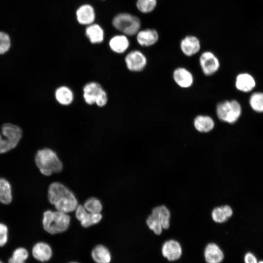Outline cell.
Masks as SVG:
<instances>
[{"instance_id":"603a6c76","label":"cell","mask_w":263,"mask_h":263,"mask_svg":"<svg viewBox=\"0 0 263 263\" xmlns=\"http://www.w3.org/2000/svg\"><path fill=\"white\" fill-rule=\"evenodd\" d=\"M55 98L56 101L62 105H69L74 100V94L68 87L62 86L55 91Z\"/></svg>"},{"instance_id":"7402d4cb","label":"cell","mask_w":263,"mask_h":263,"mask_svg":"<svg viewBox=\"0 0 263 263\" xmlns=\"http://www.w3.org/2000/svg\"><path fill=\"white\" fill-rule=\"evenodd\" d=\"M255 85V82L250 75L241 74L236 79L235 86L236 88L241 91L247 92L252 90Z\"/></svg>"},{"instance_id":"d590c367","label":"cell","mask_w":263,"mask_h":263,"mask_svg":"<svg viewBox=\"0 0 263 263\" xmlns=\"http://www.w3.org/2000/svg\"><path fill=\"white\" fill-rule=\"evenodd\" d=\"M0 263H4L2 261L0 260Z\"/></svg>"},{"instance_id":"3957f363","label":"cell","mask_w":263,"mask_h":263,"mask_svg":"<svg viewBox=\"0 0 263 263\" xmlns=\"http://www.w3.org/2000/svg\"><path fill=\"white\" fill-rule=\"evenodd\" d=\"M71 218L66 213L58 210L44 212L42 225L44 229L51 234L62 233L69 227Z\"/></svg>"},{"instance_id":"1f68e13d","label":"cell","mask_w":263,"mask_h":263,"mask_svg":"<svg viewBox=\"0 0 263 263\" xmlns=\"http://www.w3.org/2000/svg\"><path fill=\"white\" fill-rule=\"evenodd\" d=\"M11 46V40L9 36L2 32H0V55H3L8 51Z\"/></svg>"},{"instance_id":"52a82bcc","label":"cell","mask_w":263,"mask_h":263,"mask_svg":"<svg viewBox=\"0 0 263 263\" xmlns=\"http://www.w3.org/2000/svg\"><path fill=\"white\" fill-rule=\"evenodd\" d=\"M125 63L127 68L132 72H140L144 69L147 64L145 55L137 50L130 51L126 56Z\"/></svg>"},{"instance_id":"4dcf8cb0","label":"cell","mask_w":263,"mask_h":263,"mask_svg":"<svg viewBox=\"0 0 263 263\" xmlns=\"http://www.w3.org/2000/svg\"><path fill=\"white\" fill-rule=\"evenodd\" d=\"M17 146L9 137L0 132V153L6 152Z\"/></svg>"},{"instance_id":"484cf974","label":"cell","mask_w":263,"mask_h":263,"mask_svg":"<svg viewBox=\"0 0 263 263\" xmlns=\"http://www.w3.org/2000/svg\"><path fill=\"white\" fill-rule=\"evenodd\" d=\"M29 257L28 250L24 247H18L12 252L11 256L8 259V263H26Z\"/></svg>"},{"instance_id":"d4e9b609","label":"cell","mask_w":263,"mask_h":263,"mask_svg":"<svg viewBox=\"0 0 263 263\" xmlns=\"http://www.w3.org/2000/svg\"><path fill=\"white\" fill-rule=\"evenodd\" d=\"M12 200V188L10 183L4 178H0V202L8 204Z\"/></svg>"},{"instance_id":"6da1fadb","label":"cell","mask_w":263,"mask_h":263,"mask_svg":"<svg viewBox=\"0 0 263 263\" xmlns=\"http://www.w3.org/2000/svg\"><path fill=\"white\" fill-rule=\"evenodd\" d=\"M48 199L57 210L69 213L75 210L77 199L74 193L66 187L59 182H53L48 189Z\"/></svg>"},{"instance_id":"277c9868","label":"cell","mask_w":263,"mask_h":263,"mask_svg":"<svg viewBox=\"0 0 263 263\" xmlns=\"http://www.w3.org/2000/svg\"><path fill=\"white\" fill-rule=\"evenodd\" d=\"M112 23L115 29L127 36L136 35L141 26V20L138 17L126 12L116 14Z\"/></svg>"},{"instance_id":"9a60e30c","label":"cell","mask_w":263,"mask_h":263,"mask_svg":"<svg viewBox=\"0 0 263 263\" xmlns=\"http://www.w3.org/2000/svg\"><path fill=\"white\" fill-rule=\"evenodd\" d=\"M204 257L207 263H221L224 258V255L220 247L217 244L212 243L206 246Z\"/></svg>"},{"instance_id":"8d00e7d4","label":"cell","mask_w":263,"mask_h":263,"mask_svg":"<svg viewBox=\"0 0 263 263\" xmlns=\"http://www.w3.org/2000/svg\"><path fill=\"white\" fill-rule=\"evenodd\" d=\"M78 263L77 262H71V263Z\"/></svg>"},{"instance_id":"d6986e66","label":"cell","mask_w":263,"mask_h":263,"mask_svg":"<svg viewBox=\"0 0 263 263\" xmlns=\"http://www.w3.org/2000/svg\"><path fill=\"white\" fill-rule=\"evenodd\" d=\"M109 44L110 49L113 52L122 54L128 49L130 41L128 36L122 34L113 36L110 39Z\"/></svg>"},{"instance_id":"ba28073f","label":"cell","mask_w":263,"mask_h":263,"mask_svg":"<svg viewBox=\"0 0 263 263\" xmlns=\"http://www.w3.org/2000/svg\"><path fill=\"white\" fill-rule=\"evenodd\" d=\"M75 216L80 222L82 226L84 227H88L98 223L102 217L100 213H90L81 205L78 206L75 209Z\"/></svg>"},{"instance_id":"9c48e42d","label":"cell","mask_w":263,"mask_h":263,"mask_svg":"<svg viewBox=\"0 0 263 263\" xmlns=\"http://www.w3.org/2000/svg\"><path fill=\"white\" fill-rule=\"evenodd\" d=\"M180 49L187 56H192L200 50L201 45L199 38L193 35H188L182 39L180 43Z\"/></svg>"},{"instance_id":"4316f807","label":"cell","mask_w":263,"mask_h":263,"mask_svg":"<svg viewBox=\"0 0 263 263\" xmlns=\"http://www.w3.org/2000/svg\"><path fill=\"white\" fill-rule=\"evenodd\" d=\"M157 0H136V6L138 11L143 14L152 12L156 7Z\"/></svg>"},{"instance_id":"83f0119b","label":"cell","mask_w":263,"mask_h":263,"mask_svg":"<svg viewBox=\"0 0 263 263\" xmlns=\"http://www.w3.org/2000/svg\"><path fill=\"white\" fill-rule=\"evenodd\" d=\"M86 210L90 213H100L102 209L101 202L97 198L92 197L87 199L84 205Z\"/></svg>"},{"instance_id":"2e32d148","label":"cell","mask_w":263,"mask_h":263,"mask_svg":"<svg viewBox=\"0 0 263 263\" xmlns=\"http://www.w3.org/2000/svg\"><path fill=\"white\" fill-rule=\"evenodd\" d=\"M193 126L199 132L207 133L211 132L215 127L213 119L207 115H198L193 120Z\"/></svg>"},{"instance_id":"7c38bea8","label":"cell","mask_w":263,"mask_h":263,"mask_svg":"<svg viewBox=\"0 0 263 263\" xmlns=\"http://www.w3.org/2000/svg\"><path fill=\"white\" fill-rule=\"evenodd\" d=\"M162 254L169 261H175L178 260L182 255V247L176 240L167 241L162 247Z\"/></svg>"},{"instance_id":"30bf717a","label":"cell","mask_w":263,"mask_h":263,"mask_svg":"<svg viewBox=\"0 0 263 263\" xmlns=\"http://www.w3.org/2000/svg\"><path fill=\"white\" fill-rule=\"evenodd\" d=\"M77 22L81 25L88 26L93 23L95 19V12L94 7L88 3L79 6L75 11Z\"/></svg>"},{"instance_id":"f546056e","label":"cell","mask_w":263,"mask_h":263,"mask_svg":"<svg viewBox=\"0 0 263 263\" xmlns=\"http://www.w3.org/2000/svg\"><path fill=\"white\" fill-rule=\"evenodd\" d=\"M249 103L252 108L257 112H263V93H255L250 98Z\"/></svg>"},{"instance_id":"8992f818","label":"cell","mask_w":263,"mask_h":263,"mask_svg":"<svg viewBox=\"0 0 263 263\" xmlns=\"http://www.w3.org/2000/svg\"><path fill=\"white\" fill-rule=\"evenodd\" d=\"M199 61L203 74L207 76L215 74L220 66L218 58L209 51L203 52L199 57Z\"/></svg>"},{"instance_id":"44dd1931","label":"cell","mask_w":263,"mask_h":263,"mask_svg":"<svg viewBox=\"0 0 263 263\" xmlns=\"http://www.w3.org/2000/svg\"><path fill=\"white\" fill-rule=\"evenodd\" d=\"M91 256L96 263H110L111 260V255L109 249L101 244L97 245L94 248Z\"/></svg>"},{"instance_id":"d6a6232c","label":"cell","mask_w":263,"mask_h":263,"mask_svg":"<svg viewBox=\"0 0 263 263\" xmlns=\"http://www.w3.org/2000/svg\"><path fill=\"white\" fill-rule=\"evenodd\" d=\"M8 240V228L7 226L0 223V247L4 246Z\"/></svg>"},{"instance_id":"836d02e7","label":"cell","mask_w":263,"mask_h":263,"mask_svg":"<svg viewBox=\"0 0 263 263\" xmlns=\"http://www.w3.org/2000/svg\"><path fill=\"white\" fill-rule=\"evenodd\" d=\"M108 101V96L106 92L102 89L99 93L95 104L98 106L102 107L105 106Z\"/></svg>"},{"instance_id":"4fadbf2b","label":"cell","mask_w":263,"mask_h":263,"mask_svg":"<svg viewBox=\"0 0 263 263\" xmlns=\"http://www.w3.org/2000/svg\"><path fill=\"white\" fill-rule=\"evenodd\" d=\"M138 43L143 47H150L156 44L159 35L154 29L146 28L140 30L136 35Z\"/></svg>"},{"instance_id":"7a4b0ae2","label":"cell","mask_w":263,"mask_h":263,"mask_svg":"<svg viewBox=\"0 0 263 263\" xmlns=\"http://www.w3.org/2000/svg\"><path fill=\"white\" fill-rule=\"evenodd\" d=\"M35 160L40 171L44 175L58 173L62 170L63 165L56 153L49 148L39 150L36 152Z\"/></svg>"},{"instance_id":"e0dca14e","label":"cell","mask_w":263,"mask_h":263,"mask_svg":"<svg viewBox=\"0 0 263 263\" xmlns=\"http://www.w3.org/2000/svg\"><path fill=\"white\" fill-rule=\"evenodd\" d=\"M100 84L96 82L87 83L83 88V98L88 105L95 104L96 100L102 90Z\"/></svg>"},{"instance_id":"cb8c5ba5","label":"cell","mask_w":263,"mask_h":263,"mask_svg":"<svg viewBox=\"0 0 263 263\" xmlns=\"http://www.w3.org/2000/svg\"><path fill=\"white\" fill-rule=\"evenodd\" d=\"M151 214L159 219L163 229H167L169 227L170 212L166 206L161 205L155 207Z\"/></svg>"},{"instance_id":"8fae6325","label":"cell","mask_w":263,"mask_h":263,"mask_svg":"<svg viewBox=\"0 0 263 263\" xmlns=\"http://www.w3.org/2000/svg\"><path fill=\"white\" fill-rule=\"evenodd\" d=\"M172 77L175 83L182 88H188L194 82L192 74L184 67L176 68L173 72Z\"/></svg>"},{"instance_id":"5b68a950","label":"cell","mask_w":263,"mask_h":263,"mask_svg":"<svg viewBox=\"0 0 263 263\" xmlns=\"http://www.w3.org/2000/svg\"><path fill=\"white\" fill-rule=\"evenodd\" d=\"M242 109L236 100H225L219 103L216 107V113L221 121L229 124L236 122L241 115Z\"/></svg>"},{"instance_id":"ffe728a7","label":"cell","mask_w":263,"mask_h":263,"mask_svg":"<svg viewBox=\"0 0 263 263\" xmlns=\"http://www.w3.org/2000/svg\"><path fill=\"white\" fill-rule=\"evenodd\" d=\"M233 214L232 208L228 205L215 207L211 212V218L214 222L222 224L227 221Z\"/></svg>"},{"instance_id":"ac0fdd59","label":"cell","mask_w":263,"mask_h":263,"mask_svg":"<svg viewBox=\"0 0 263 263\" xmlns=\"http://www.w3.org/2000/svg\"><path fill=\"white\" fill-rule=\"evenodd\" d=\"M85 34L92 44H98L103 42L104 39V31L98 24L93 23L87 26Z\"/></svg>"},{"instance_id":"e575fe53","label":"cell","mask_w":263,"mask_h":263,"mask_svg":"<svg viewBox=\"0 0 263 263\" xmlns=\"http://www.w3.org/2000/svg\"><path fill=\"white\" fill-rule=\"evenodd\" d=\"M245 263H263V261H258L255 255L250 252H247L244 256Z\"/></svg>"},{"instance_id":"f1b7e54d","label":"cell","mask_w":263,"mask_h":263,"mask_svg":"<svg viewBox=\"0 0 263 263\" xmlns=\"http://www.w3.org/2000/svg\"><path fill=\"white\" fill-rule=\"evenodd\" d=\"M146 224L149 228L152 230L154 234L160 235L163 231V227L159 219L155 216L151 214L146 220Z\"/></svg>"},{"instance_id":"5bb4252c","label":"cell","mask_w":263,"mask_h":263,"mask_svg":"<svg viewBox=\"0 0 263 263\" xmlns=\"http://www.w3.org/2000/svg\"><path fill=\"white\" fill-rule=\"evenodd\" d=\"M32 255L37 261L45 263L49 261L53 255L52 249L47 243L38 242L36 243L32 248Z\"/></svg>"}]
</instances>
